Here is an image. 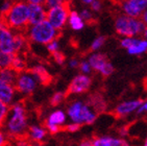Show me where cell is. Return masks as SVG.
Segmentation results:
<instances>
[{
  "label": "cell",
  "mask_w": 147,
  "mask_h": 146,
  "mask_svg": "<svg viewBox=\"0 0 147 146\" xmlns=\"http://www.w3.org/2000/svg\"><path fill=\"white\" fill-rule=\"evenodd\" d=\"M1 128L11 139L23 137L26 135L28 128L27 115H26V109L22 102L14 101L9 105V114L6 116Z\"/></svg>",
  "instance_id": "cell-1"
},
{
  "label": "cell",
  "mask_w": 147,
  "mask_h": 146,
  "mask_svg": "<svg viewBox=\"0 0 147 146\" xmlns=\"http://www.w3.org/2000/svg\"><path fill=\"white\" fill-rule=\"evenodd\" d=\"M0 20L11 30L26 32L29 27L28 4L24 1L15 0L5 13L0 14Z\"/></svg>",
  "instance_id": "cell-2"
},
{
  "label": "cell",
  "mask_w": 147,
  "mask_h": 146,
  "mask_svg": "<svg viewBox=\"0 0 147 146\" xmlns=\"http://www.w3.org/2000/svg\"><path fill=\"white\" fill-rule=\"evenodd\" d=\"M66 114L71 122H75L80 125L93 124L97 119V113L87 102L82 100L72 101L67 107Z\"/></svg>",
  "instance_id": "cell-3"
},
{
  "label": "cell",
  "mask_w": 147,
  "mask_h": 146,
  "mask_svg": "<svg viewBox=\"0 0 147 146\" xmlns=\"http://www.w3.org/2000/svg\"><path fill=\"white\" fill-rule=\"evenodd\" d=\"M25 34L29 42L43 44V45H47L52 40L59 39L61 36V32L57 30L47 20L31 25L30 28H27Z\"/></svg>",
  "instance_id": "cell-4"
},
{
  "label": "cell",
  "mask_w": 147,
  "mask_h": 146,
  "mask_svg": "<svg viewBox=\"0 0 147 146\" xmlns=\"http://www.w3.org/2000/svg\"><path fill=\"white\" fill-rule=\"evenodd\" d=\"M115 28L118 34L131 38L133 36L142 34L145 28V24L137 18L123 15V16H119L116 19Z\"/></svg>",
  "instance_id": "cell-5"
},
{
  "label": "cell",
  "mask_w": 147,
  "mask_h": 146,
  "mask_svg": "<svg viewBox=\"0 0 147 146\" xmlns=\"http://www.w3.org/2000/svg\"><path fill=\"white\" fill-rule=\"evenodd\" d=\"M69 13H70V0H65V2L61 5L48 9V11H46V20L57 30H61L66 25Z\"/></svg>",
  "instance_id": "cell-6"
},
{
  "label": "cell",
  "mask_w": 147,
  "mask_h": 146,
  "mask_svg": "<svg viewBox=\"0 0 147 146\" xmlns=\"http://www.w3.org/2000/svg\"><path fill=\"white\" fill-rule=\"evenodd\" d=\"M38 84H38L37 79L34 78V76L26 69L23 72L18 73L14 87L17 93H20L24 96H28L34 92Z\"/></svg>",
  "instance_id": "cell-7"
},
{
  "label": "cell",
  "mask_w": 147,
  "mask_h": 146,
  "mask_svg": "<svg viewBox=\"0 0 147 146\" xmlns=\"http://www.w3.org/2000/svg\"><path fill=\"white\" fill-rule=\"evenodd\" d=\"M91 84H92V79L90 76H88V74H78L69 84L66 95H72V94L76 95L88 92Z\"/></svg>",
  "instance_id": "cell-8"
},
{
  "label": "cell",
  "mask_w": 147,
  "mask_h": 146,
  "mask_svg": "<svg viewBox=\"0 0 147 146\" xmlns=\"http://www.w3.org/2000/svg\"><path fill=\"white\" fill-rule=\"evenodd\" d=\"M122 7L126 16L138 18L146 9L147 0H125Z\"/></svg>",
  "instance_id": "cell-9"
},
{
  "label": "cell",
  "mask_w": 147,
  "mask_h": 146,
  "mask_svg": "<svg viewBox=\"0 0 147 146\" xmlns=\"http://www.w3.org/2000/svg\"><path fill=\"white\" fill-rule=\"evenodd\" d=\"M143 100L141 99H136V100H128V101H123L121 103H119L116 107L114 114L117 117H125L128 116L129 114L134 112H137V110L139 109V107L142 104Z\"/></svg>",
  "instance_id": "cell-10"
},
{
  "label": "cell",
  "mask_w": 147,
  "mask_h": 146,
  "mask_svg": "<svg viewBox=\"0 0 147 146\" xmlns=\"http://www.w3.org/2000/svg\"><path fill=\"white\" fill-rule=\"evenodd\" d=\"M44 20H46V11L42 4H29L28 3L29 26L38 24Z\"/></svg>",
  "instance_id": "cell-11"
},
{
  "label": "cell",
  "mask_w": 147,
  "mask_h": 146,
  "mask_svg": "<svg viewBox=\"0 0 147 146\" xmlns=\"http://www.w3.org/2000/svg\"><path fill=\"white\" fill-rule=\"evenodd\" d=\"M27 70L34 76V78L37 79L38 84H40L47 86L52 80V76L49 74L47 69L44 66H42V65H36V66L31 67L30 69H27Z\"/></svg>",
  "instance_id": "cell-12"
},
{
  "label": "cell",
  "mask_w": 147,
  "mask_h": 146,
  "mask_svg": "<svg viewBox=\"0 0 147 146\" xmlns=\"http://www.w3.org/2000/svg\"><path fill=\"white\" fill-rule=\"evenodd\" d=\"M47 129L41 125H31L27 128L26 137L31 143H42L47 136Z\"/></svg>",
  "instance_id": "cell-13"
},
{
  "label": "cell",
  "mask_w": 147,
  "mask_h": 146,
  "mask_svg": "<svg viewBox=\"0 0 147 146\" xmlns=\"http://www.w3.org/2000/svg\"><path fill=\"white\" fill-rule=\"evenodd\" d=\"M16 93L17 91L15 89L14 84L0 82V101L1 102L11 105L15 100Z\"/></svg>",
  "instance_id": "cell-14"
},
{
  "label": "cell",
  "mask_w": 147,
  "mask_h": 146,
  "mask_svg": "<svg viewBox=\"0 0 147 146\" xmlns=\"http://www.w3.org/2000/svg\"><path fill=\"white\" fill-rule=\"evenodd\" d=\"M66 121H67L66 112H64L63 110H55V111H53V112H51L49 114L45 123L53 124V125L62 127L66 124Z\"/></svg>",
  "instance_id": "cell-15"
},
{
  "label": "cell",
  "mask_w": 147,
  "mask_h": 146,
  "mask_svg": "<svg viewBox=\"0 0 147 146\" xmlns=\"http://www.w3.org/2000/svg\"><path fill=\"white\" fill-rule=\"evenodd\" d=\"M89 64H90L91 68H92V70H95V71H98L103 67V65L105 64L108 61V56L105 55V54H102V53H94L89 57Z\"/></svg>",
  "instance_id": "cell-16"
},
{
  "label": "cell",
  "mask_w": 147,
  "mask_h": 146,
  "mask_svg": "<svg viewBox=\"0 0 147 146\" xmlns=\"http://www.w3.org/2000/svg\"><path fill=\"white\" fill-rule=\"evenodd\" d=\"M147 50V41L145 40H137L134 39L133 44L127 48V51L129 54H141Z\"/></svg>",
  "instance_id": "cell-17"
},
{
  "label": "cell",
  "mask_w": 147,
  "mask_h": 146,
  "mask_svg": "<svg viewBox=\"0 0 147 146\" xmlns=\"http://www.w3.org/2000/svg\"><path fill=\"white\" fill-rule=\"evenodd\" d=\"M11 68L13 70H15L17 73L23 72L27 69V63H26V59L24 57L23 54H15L14 59H13V62H11Z\"/></svg>",
  "instance_id": "cell-18"
},
{
  "label": "cell",
  "mask_w": 147,
  "mask_h": 146,
  "mask_svg": "<svg viewBox=\"0 0 147 146\" xmlns=\"http://www.w3.org/2000/svg\"><path fill=\"white\" fill-rule=\"evenodd\" d=\"M87 103H88L97 114L100 112H103L105 110V107H107V103L105 102L103 98L100 97L99 95H97V94L91 96L90 99H89V102H87Z\"/></svg>",
  "instance_id": "cell-19"
},
{
  "label": "cell",
  "mask_w": 147,
  "mask_h": 146,
  "mask_svg": "<svg viewBox=\"0 0 147 146\" xmlns=\"http://www.w3.org/2000/svg\"><path fill=\"white\" fill-rule=\"evenodd\" d=\"M18 73L11 68H5V69H1L0 70V80L2 82L9 84H14L17 78Z\"/></svg>",
  "instance_id": "cell-20"
},
{
  "label": "cell",
  "mask_w": 147,
  "mask_h": 146,
  "mask_svg": "<svg viewBox=\"0 0 147 146\" xmlns=\"http://www.w3.org/2000/svg\"><path fill=\"white\" fill-rule=\"evenodd\" d=\"M69 24H70L71 28L74 30H80L84 28V20L82 19V17L77 14V11H70L69 13Z\"/></svg>",
  "instance_id": "cell-21"
},
{
  "label": "cell",
  "mask_w": 147,
  "mask_h": 146,
  "mask_svg": "<svg viewBox=\"0 0 147 146\" xmlns=\"http://www.w3.org/2000/svg\"><path fill=\"white\" fill-rule=\"evenodd\" d=\"M14 55V53H7V52L0 51V70L5 69V68H11Z\"/></svg>",
  "instance_id": "cell-22"
},
{
  "label": "cell",
  "mask_w": 147,
  "mask_h": 146,
  "mask_svg": "<svg viewBox=\"0 0 147 146\" xmlns=\"http://www.w3.org/2000/svg\"><path fill=\"white\" fill-rule=\"evenodd\" d=\"M112 138L110 136H99L92 139L93 146H112Z\"/></svg>",
  "instance_id": "cell-23"
},
{
  "label": "cell",
  "mask_w": 147,
  "mask_h": 146,
  "mask_svg": "<svg viewBox=\"0 0 147 146\" xmlns=\"http://www.w3.org/2000/svg\"><path fill=\"white\" fill-rule=\"evenodd\" d=\"M67 95L65 92H55L50 98V104L52 107H57L65 100Z\"/></svg>",
  "instance_id": "cell-24"
},
{
  "label": "cell",
  "mask_w": 147,
  "mask_h": 146,
  "mask_svg": "<svg viewBox=\"0 0 147 146\" xmlns=\"http://www.w3.org/2000/svg\"><path fill=\"white\" fill-rule=\"evenodd\" d=\"M31 144L32 143L27 139V137L23 136V137L13 139V143H11V146H31Z\"/></svg>",
  "instance_id": "cell-25"
},
{
  "label": "cell",
  "mask_w": 147,
  "mask_h": 146,
  "mask_svg": "<svg viewBox=\"0 0 147 146\" xmlns=\"http://www.w3.org/2000/svg\"><path fill=\"white\" fill-rule=\"evenodd\" d=\"M9 105H7V104L3 103V102L0 101V127L2 126L6 116L9 114Z\"/></svg>",
  "instance_id": "cell-26"
},
{
  "label": "cell",
  "mask_w": 147,
  "mask_h": 146,
  "mask_svg": "<svg viewBox=\"0 0 147 146\" xmlns=\"http://www.w3.org/2000/svg\"><path fill=\"white\" fill-rule=\"evenodd\" d=\"M113 72H114V67L110 62L105 63V64L103 65V67L99 70V73H100L103 77H108V76H110Z\"/></svg>",
  "instance_id": "cell-27"
},
{
  "label": "cell",
  "mask_w": 147,
  "mask_h": 146,
  "mask_svg": "<svg viewBox=\"0 0 147 146\" xmlns=\"http://www.w3.org/2000/svg\"><path fill=\"white\" fill-rule=\"evenodd\" d=\"M105 42V36H98L97 39H95L92 43V45L90 47V50L91 51H96L98 50L99 48L101 47Z\"/></svg>",
  "instance_id": "cell-28"
},
{
  "label": "cell",
  "mask_w": 147,
  "mask_h": 146,
  "mask_svg": "<svg viewBox=\"0 0 147 146\" xmlns=\"http://www.w3.org/2000/svg\"><path fill=\"white\" fill-rule=\"evenodd\" d=\"M51 54H52V57H53L54 62L57 63V64L63 65L64 63H65L66 56H65V54L63 53L62 51L57 50V51H55V52H53V53H51Z\"/></svg>",
  "instance_id": "cell-29"
},
{
  "label": "cell",
  "mask_w": 147,
  "mask_h": 146,
  "mask_svg": "<svg viewBox=\"0 0 147 146\" xmlns=\"http://www.w3.org/2000/svg\"><path fill=\"white\" fill-rule=\"evenodd\" d=\"M78 68L82 74H89V73H91V71H92V68H91L88 61H82V62L79 63Z\"/></svg>",
  "instance_id": "cell-30"
},
{
  "label": "cell",
  "mask_w": 147,
  "mask_h": 146,
  "mask_svg": "<svg viewBox=\"0 0 147 146\" xmlns=\"http://www.w3.org/2000/svg\"><path fill=\"white\" fill-rule=\"evenodd\" d=\"M112 146H131L127 141L121 138H112Z\"/></svg>",
  "instance_id": "cell-31"
},
{
  "label": "cell",
  "mask_w": 147,
  "mask_h": 146,
  "mask_svg": "<svg viewBox=\"0 0 147 146\" xmlns=\"http://www.w3.org/2000/svg\"><path fill=\"white\" fill-rule=\"evenodd\" d=\"M64 128L69 132H78L79 128H80V124L78 123H75V122H71V123H68V124H65L64 125Z\"/></svg>",
  "instance_id": "cell-32"
},
{
  "label": "cell",
  "mask_w": 147,
  "mask_h": 146,
  "mask_svg": "<svg viewBox=\"0 0 147 146\" xmlns=\"http://www.w3.org/2000/svg\"><path fill=\"white\" fill-rule=\"evenodd\" d=\"M65 2V0H45L44 1V4L47 9H51V7H54V6L61 5Z\"/></svg>",
  "instance_id": "cell-33"
},
{
  "label": "cell",
  "mask_w": 147,
  "mask_h": 146,
  "mask_svg": "<svg viewBox=\"0 0 147 146\" xmlns=\"http://www.w3.org/2000/svg\"><path fill=\"white\" fill-rule=\"evenodd\" d=\"M46 46H47V50H48L50 53H53V52L57 51L59 50V42H57V39L52 40V41L49 42Z\"/></svg>",
  "instance_id": "cell-34"
},
{
  "label": "cell",
  "mask_w": 147,
  "mask_h": 146,
  "mask_svg": "<svg viewBox=\"0 0 147 146\" xmlns=\"http://www.w3.org/2000/svg\"><path fill=\"white\" fill-rule=\"evenodd\" d=\"M79 16L82 17V20H85L88 24H90L92 19H93V16H92V14H91L90 11H88V9H84V11H82V14L79 15Z\"/></svg>",
  "instance_id": "cell-35"
},
{
  "label": "cell",
  "mask_w": 147,
  "mask_h": 146,
  "mask_svg": "<svg viewBox=\"0 0 147 146\" xmlns=\"http://www.w3.org/2000/svg\"><path fill=\"white\" fill-rule=\"evenodd\" d=\"M45 128L47 129V132H48L49 134H52V135H54V134H57V132L62 129V127L57 126V125H53V124L45 123Z\"/></svg>",
  "instance_id": "cell-36"
},
{
  "label": "cell",
  "mask_w": 147,
  "mask_h": 146,
  "mask_svg": "<svg viewBox=\"0 0 147 146\" xmlns=\"http://www.w3.org/2000/svg\"><path fill=\"white\" fill-rule=\"evenodd\" d=\"M9 145V137L6 136L1 127H0V146H6Z\"/></svg>",
  "instance_id": "cell-37"
},
{
  "label": "cell",
  "mask_w": 147,
  "mask_h": 146,
  "mask_svg": "<svg viewBox=\"0 0 147 146\" xmlns=\"http://www.w3.org/2000/svg\"><path fill=\"white\" fill-rule=\"evenodd\" d=\"M133 42H134V39L133 38H128V36H126L125 39H123L121 41V46L122 47H124V48H126L127 49L128 47H129L131 44H133Z\"/></svg>",
  "instance_id": "cell-38"
},
{
  "label": "cell",
  "mask_w": 147,
  "mask_h": 146,
  "mask_svg": "<svg viewBox=\"0 0 147 146\" xmlns=\"http://www.w3.org/2000/svg\"><path fill=\"white\" fill-rule=\"evenodd\" d=\"M90 4H91V9H93V11H100V9H101V2H100L99 0H93Z\"/></svg>",
  "instance_id": "cell-39"
},
{
  "label": "cell",
  "mask_w": 147,
  "mask_h": 146,
  "mask_svg": "<svg viewBox=\"0 0 147 146\" xmlns=\"http://www.w3.org/2000/svg\"><path fill=\"white\" fill-rule=\"evenodd\" d=\"M146 112H147V100L142 102V104L137 110V114L140 115V114H143V113H146Z\"/></svg>",
  "instance_id": "cell-40"
},
{
  "label": "cell",
  "mask_w": 147,
  "mask_h": 146,
  "mask_svg": "<svg viewBox=\"0 0 147 146\" xmlns=\"http://www.w3.org/2000/svg\"><path fill=\"white\" fill-rule=\"evenodd\" d=\"M11 1H9V0H6L5 2L3 3V5L1 6V9H0V14H3V13H5L7 9L11 7Z\"/></svg>",
  "instance_id": "cell-41"
},
{
  "label": "cell",
  "mask_w": 147,
  "mask_h": 146,
  "mask_svg": "<svg viewBox=\"0 0 147 146\" xmlns=\"http://www.w3.org/2000/svg\"><path fill=\"white\" fill-rule=\"evenodd\" d=\"M78 146H93L92 145V139H84L78 144Z\"/></svg>",
  "instance_id": "cell-42"
},
{
  "label": "cell",
  "mask_w": 147,
  "mask_h": 146,
  "mask_svg": "<svg viewBox=\"0 0 147 146\" xmlns=\"http://www.w3.org/2000/svg\"><path fill=\"white\" fill-rule=\"evenodd\" d=\"M78 65H79V62L76 59H72L70 62H69V66H70L71 68H77Z\"/></svg>",
  "instance_id": "cell-43"
},
{
  "label": "cell",
  "mask_w": 147,
  "mask_h": 146,
  "mask_svg": "<svg viewBox=\"0 0 147 146\" xmlns=\"http://www.w3.org/2000/svg\"><path fill=\"white\" fill-rule=\"evenodd\" d=\"M29 4H43L45 0H27Z\"/></svg>",
  "instance_id": "cell-44"
},
{
  "label": "cell",
  "mask_w": 147,
  "mask_h": 146,
  "mask_svg": "<svg viewBox=\"0 0 147 146\" xmlns=\"http://www.w3.org/2000/svg\"><path fill=\"white\" fill-rule=\"evenodd\" d=\"M141 15H142V22L147 25V11H144Z\"/></svg>",
  "instance_id": "cell-45"
},
{
  "label": "cell",
  "mask_w": 147,
  "mask_h": 146,
  "mask_svg": "<svg viewBox=\"0 0 147 146\" xmlns=\"http://www.w3.org/2000/svg\"><path fill=\"white\" fill-rule=\"evenodd\" d=\"M143 86H144V89L147 91V77L144 79V82H143Z\"/></svg>",
  "instance_id": "cell-46"
},
{
  "label": "cell",
  "mask_w": 147,
  "mask_h": 146,
  "mask_svg": "<svg viewBox=\"0 0 147 146\" xmlns=\"http://www.w3.org/2000/svg\"><path fill=\"white\" fill-rule=\"evenodd\" d=\"M82 1L84 3H86V4H90V3L92 2L93 0H82Z\"/></svg>",
  "instance_id": "cell-47"
},
{
  "label": "cell",
  "mask_w": 147,
  "mask_h": 146,
  "mask_svg": "<svg viewBox=\"0 0 147 146\" xmlns=\"http://www.w3.org/2000/svg\"><path fill=\"white\" fill-rule=\"evenodd\" d=\"M143 32H144V36L145 38H147V27L144 28V30H143Z\"/></svg>",
  "instance_id": "cell-48"
},
{
  "label": "cell",
  "mask_w": 147,
  "mask_h": 146,
  "mask_svg": "<svg viewBox=\"0 0 147 146\" xmlns=\"http://www.w3.org/2000/svg\"><path fill=\"white\" fill-rule=\"evenodd\" d=\"M31 146H43L41 143H32L31 144Z\"/></svg>",
  "instance_id": "cell-49"
},
{
  "label": "cell",
  "mask_w": 147,
  "mask_h": 146,
  "mask_svg": "<svg viewBox=\"0 0 147 146\" xmlns=\"http://www.w3.org/2000/svg\"><path fill=\"white\" fill-rule=\"evenodd\" d=\"M143 146H147V136H146V138H145V141H144V145Z\"/></svg>",
  "instance_id": "cell-50"
},
{
  "label": "cell",
  "mask_w": 147,
  "mask_h": 146,
  "mask_svg": "<svg viewBox=\"0 0 147 146\" xmlns=\"http://www.w3.org/2000/svg\"><path fill=\"white\" fill-rule=\"evenodd\" d=\"M20 1H24V0H20Z\"/></svg>",
  "instance_id": "cell-51"
},
{
  "label": "cell",
  "mask_w": 147,
  "mask_h": 146,
  "mask_svg": "<svg viewBox=\"0 0 147 146\" xmlns=\"http://www.w3.org/2000/svg\"><path fill=\"white\" fill-rule=\"evenodd\" d=\"M6 146H9V145H6Z\"/></svg>",
  "instance_id": "cell-52"
}]
</instances>
